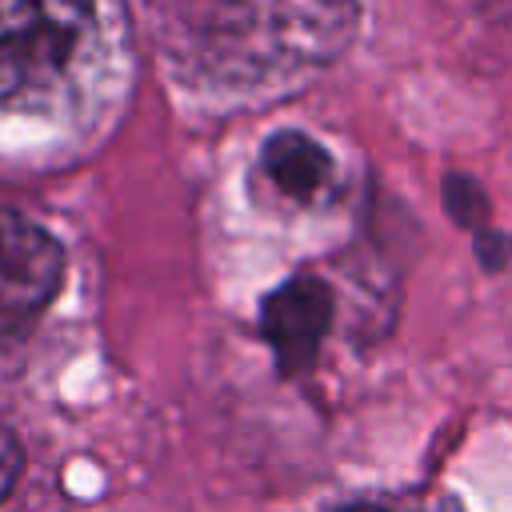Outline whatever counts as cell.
Listing matches in <instances>:
<instances>
[{"instance_id":"2","label":"cell","mask_w":512,"mask_h":512,"mask_svg":"<svg viewBox=\"0 0 512 512\" xmlns=\"http://www.w3.org/2000/svg\"><path fill=\"white\" fill-rule=\"evenodd\" d=\"M60 240L16 208L0 204V336L36 320L64 280Z\"/></svg>"},{"instance_id":"3","label":"cell","mask_w":512,"mask_h":512,"mask_svg":"<svg viewBox=\"0 0 512 512\" xmlns=\"http://www.w3.org/2000/svg\"><path fill=\"white\" fill-rule=\"evenodd\" d=\"M332 316V296L320 280H288L264 300L260 332L276 352V364L284 376H296L312 364L320 336Z\"/></svg>"},{"instance_id":"1","label":"cell","mask_w":512,"mask_h":512,"mask_svg":"<svg viewBox=\"0 0 512 512\" xmlns=\"http://www.w3.org/2000/svg\"><path fill=\"white\" fill-rule=\"evenodd\" d=\"M96 32V0H0V112H48Z\"/></svg>"},{"instance_id":"6","label":"cell","mask_w":512,"mask_h":512,"mask_svg":"<svg viewBox=\"0 0 512 512\" xmlns=\"http://www.w3.org/2000/svg\"><path fill=\"white\" fill-rule=\"evenodd\" d=\"M340 512H400V508H384V504H352V508H340Z\"/></svg>"},{"instance_id":"4","label":"cell","mask_w":512,"mask_h":512,"mask_svg":"<svg viewBox=\"0 0 512 512\" xmlns=\"http://www.w3.org/2000/svg\"><path fill=\"white\" fill-rule=\"evenodd\" d=\"M260 168L276 184V192H284L288 200H300V204H312L332 188V156H328V148H320L312 136L292 132V128L264 140Z\"/></svg>"},{"instance_id":"5","label":"cell","mask_w":512,"mask_h":512,"mask_svg":"<svg viewBox=\"0 0 512 512\" xmlns=\"http://www.w3.org/2000/svg\"><path fill=\"white\" fill-rule=\"evenodd\" d=\"M20 472H24V448H20L16 432L0 424V504L12 496V488H16Z\"/></svg>"}]
</instances>
